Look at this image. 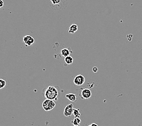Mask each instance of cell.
Segmentation results:
<instances>
[{
  "mask_svg": "<svg viewBox=\"0 0 142 126\" xmlns=\"http://www.w3.org/2000/svg\"><path fill=\"white\" fill-rule=\"evenodd\" d=\"M80 95L82 98H83V99H89V98L92 96V92H91V91L89 89L86 88V89L82 90V92H81Z\"/></svg>",
  "mask_w": 142,
  "mask_h": 126,
  "instance_id": "cell-5",
  "label": "cell"
},
{
  "mask_svg": "<svg viewBox=\"0 0 142 126\" xmlns=\"http://www.w3.org/2000/svg\"><path fill=\"white\" fill-rule=\"evenodd\" d=\"M88 126H91V125H88Z\"/></svg>",
  "mask_w": 142,
  "mask_h": 126,
  "instance_id": "cell-19",
  "label": "cell"
},
{
  "mask_svg": "<svg viewBox=\"0 0 142 126\" xmlns=\"http://www.w3.org/2000/svg\"><path fill=\"white\" fill-rule=\"evenodd\" d=\"M78 30V26L75 24H72V25L70 26L69 29V34H74Z\"/></svg>",
  "mask_w": 142,
  "mask_h": 126,
  "instance_id": "cell-8",
  "label": "cell"
},
{
  "mask_svg": "<svg viewBox=\"0 0 142 126\" xmlns=\"http://www.w3.org/2000/svg\"><path fill=\"white\" fill-rule=\"evenodd\" d=\"M23 41L26 46H30L34 43L35 40L30 35H26L23 38Z\"/></svg>",
  "mask_w": 142,
  "mask_h": 126,
  "instance_id": "cell-6",
  "label": "cell"
},
{
  "mask_svg": "<svg viewBox=\"0 0 142 126\" xmlns=\"http://www.w3.org/2000/svg\"><path fill=\"white\" fill-rule=\"evenodd\" d=\"M70 51L69 50V49L67 48H64L63 49L61 50V54L62 56H63L64 57H67L68 56H70Z\"/></svg>",
  "mask_w": 142,
  "mask_h": 126,
  "instance_id": "cell-9",
  "label": "cell"
},
{
  "mask_svg": "<svg viewBox=\"0 0 142 126\" xmlns=\"http://www.w3.org/2000/svg\"><path fill=\"white\" fill-rule=\"evenodd\" d=\"M4 6V1L3 0H0V8H3Z\"/></svg>",
  "mask_w": 142,
  "mask_h": 126,
  "instance_id": "cell-15",
  "label": "cell"
},
{
  "mask_svg": "<svg viewBox=\"0 0 142 126\" xmlns=\"http://www.w3.org/2000/svg\"><path fill=\"white\" fill-rule=\"evenodd\" d=\"M6 85V81L4 79H0V89H3Z\"/></svg>",
  "mask_w": 142,
  "mask_h": 126,
  "instance_id": "cell-13",
  "label": "cell"
},
{
  "mask_svg": "<svg viewBox=\"0 0 142 126\" xmlns=\"http://www.w3.org/2000/svg\"><path fill=\"white\" fill-rule=\"evenodd\" d=\"M91 125V126H98V124H95V123H92V124H91V125Z\"/></svg>",
  "mask_w": 142,
  "mask_h": 126,
  "instance_id": "cell-17",
  "label": "cell"
},
{
  "mask_svg": "<svg viewBox=\"0 0 142 126\" xmlns=\"http://www.w3.org/2000/svg\"><path fill=\"white\" fill-rule=\"evenodd\" d=\"M92 71H93L94 73H96V72H97V71H98V68L97 67H93V69H92Z\"/></svg>",
  "mask_w": 142,
  "mask_h": 126,
  "instance_id": "cell-16",
  "label": "cell"
},
{
  "mask_svg": "<svg viewBox=\"0 0 142 126\" xmlns=\"http://www.w3.org/2000/svg\"><path fill=\"white\" fill-rule=\"evenodd\" d=\"M64 61L65 63L67 64H71L73 63L74 59L71 56H68L67 57L65 58Z\"/></svg>",
  "mask_w": 142,
  "mask_h": 126,
  "instance_id": "cell-10",
  "label": "cell"
},
{
  "mask_svg": "<svg viewBox=\"0 0 142 126\" xmlns=\"http://www.w3.org/2000/svg\"><path fill=\"white\" fill-rule=\"evenodd\" d=\"M73 115L75 116V118H80V116H81L80 109H79V108H74Z\"/></svg>",
  "mask_w": 142,
  "mask_h": 126,
  "instance_id": "cell-12",
  "label": "cell"
},
{
  "mask_svg": "<svg viewBox=\"0 0 142 126\" xmlns=\"http://www.w3.org/2000/svg\"><path fill=\"white\" fill-rule=\"evenodd\" d=\"M55 105V102L54 101L46 99L43 102V108L45 111H49L54 108Z\"/></svg>",
  "mask_w": 142,
  "mask_h": 126,
  "instance_id": "cell-2",
  "label": "cell"
},
{
  "mask_svg": "<svg viewBox=\"0 0 142 126\" xmlns=\"http://www.w3.org/2000/svg\"><path fill=\"white\" fill-rule=\"evenodd\" d=\"M74 126H80V125H74Z\"/></svg>",
  "mask_w": 142,
  "mask_h": 126,
  "instance_id": "cell-18",
  "label": "cell"
},
{
  "mask_svg": "<svg viewBox=\"0 0 142 126\" xmlns=\"http://www.w3.org/2000/svg\"><path fill=\"white\" fill-rule=\"evenodd\" d=\"M53 5H57V4L60 3L61 0H50Z\"/></svg>",
  "mask_w": 142,
  "mask_h": 126,
  "instance_id": "cell-14",
  "label": "cell"
},
{
  "mask_svg": "<svg viewBox=\"0 0 142 126\" xmlns=\"http://www.w3.org/2000/svg\"><path fill=\"white\" fill-rule=\"evenodd\" d=\"M85 82V78L83 75H79L76 76L74 79V83L76 85H82Z\"/></svg>",
  "mask_w": 142,
  "mask_h": 126,
  "instance_id": "cell-3",
  "label": "cell"
},
{
  "mask_svg": "<svg viewBox=\"0 0 142 126\" xmlns=\"http://www.w3.org/2000/svg\"><path fill=\"white\" fill-rule=\"evenodd\" d=\"M71 122L74 125H80L81 123V119L80 118H75Z\"/></svg>",
  "mask_w": 142,
  "mask_h": 126,
  "instance_id": "cell-11",
  "label": "cell"
},
{
  "mask_svg": "<svg viewBox=\"0 0 142 126\" xmlns=\"http://www.w3.org/2000/svg\"><path fill=\"white\" fill-rule=\"evenodd\" d=\"M74 111V105L72 104H70L66 105L64 110V115L66 117H70L73 113Z\"/></svg>",
  "mask_w": 142,
  "mask_h": 126,
  "instance_id": "cell-4",
  "label": "cell"
},
{
  "mask_svg": "<svg viewBox=\"0 0 142 126\" xmlns=\"http://www.w3.org/2000/svg\"><path fill=\"white\" fill-rule=\"evenodd\" d=\"M44 95L47 99L54 101L58 96V90L55 87L49 85L45 90Z\"/></svg>",
  "mask_w": 142,
  "mask_h": 126,
  "instance_id": "cell-1",
  "label": "cell"
},
{
  "mask_svg": "<svg viewBox=\"0 0 142 126\" xmlns=\"http://www.w3.org/2000/svg\"><path fill=\"white\" fill-rule=\"evenodd\" d=\"M66 98L72 102H76L77 101V97L74 93H68L66 95Z\"/></svg>",
  "mask_w": 142,
  "mask_h": 126,
  "instance_id": "cell-7",
  "label": "cell"
}]
</instances>
